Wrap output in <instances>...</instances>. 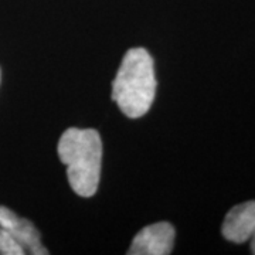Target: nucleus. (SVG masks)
I'll return each mask as SVG.
<instances>
[{"mask_svg": "<svg viewBox=\"0 0 255 255\" xmlns=\"http://www.w3.org/2000/svg\"><path fill=\"white\" fill-rule=\"evenodd\" d=\"M57 152L67 166V177L74 193L91 197L98 190L102 164V140L95 129L70 128L64 132Z\"/></svg>", "mask_w": 255, "mask_h": 255, "instance_id": "1", "label": "nucleus"}, {"mask_svg": "<svg viewBox=\"0 0 255 255\" xmlns=\"http://www.w3.org/2000/svg\"><path fill=\"white\" fill-rule=\"evenodd\" d=\"M155 94L153 58L142 47L130 48L112 82V100L128 118H140L150 110Z\"/></svg>", "mask_w": 255, "mask_h": 255, "instance_id": "2", "label": "nucleus"}, {"mask_svg": "<svg viewBox=\"0 0 255 255\" xmlns=\"http://www.w3.org/2000/svg\"><path fill=\"white\" fill-rule=\"evenodd\" d=\"M174 246V227L170 223H156L142 228L137 233L130 248L129 255H167Z\"/></svg>", "mask_w": 255, "mask_h": 255, "instance_id": "3", "label": "nucleus"}, {"mask_svg": "<svg viewBox=\"0 0 255 255\" xmlns=\"http://www.w3.org/2000/svg\"><path fill=\"white\" fill-rule=\"evenodd\" d=\"M0 227L9 231L28 254H48V250L41 244V237L36 226L27 219L18 217L14 211L4 206H0Z\"/></svg>", "mask_w": 255, "mask_h": 255, "instance_id": "4", "label": "nucleus"}, {"mask_svg": "<svg viewBox=\"0 0 255 255\" xmlns=\"http://www.w3.org/2000/svg\"><path fill=\"white\" fill-rule=\"evenodd\" d=\"M255 231V201H246L230 210L224 219L221 233L226 240L243 244Z\"/></svg>", "mask_w": 255, "mask_h": 255, "instance_id": "5", "label": "nucleus"}, {"mask_svg": "<svg viewBox=\"0 0 255 255\" xmlns=\"http://www.w3.org/2000/svg\"><path fill=\"white\" fill-rule=\"evenodd\" d=\"M0 254L1 255H24L26 251L16 238L0 227Z\"/></svg>", "mask_w": 255, "mask_h": 255, "instance_id": "6", "label": "nucleus"}, {"mask_svg": "<svg viewBox=\"0 0 255 255\" xmlns=\"http://www.w3.org/2000/svg\"><path fill=\"white\" fill-rule=\"evenodd\" d=\"M250 240H251V253L255 254V231L254 234H253V237L250 238Z\"/></svg>", "mask_w": 255, "mask_h": 255, "instance_id": "7", "label": "nucleus"}]
</instances>
